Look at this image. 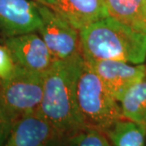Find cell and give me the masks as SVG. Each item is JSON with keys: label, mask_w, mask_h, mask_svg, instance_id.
Segmentation results:
<instances>
[{"label": "cell", "mask_w": 146, "mask_h": 146, "mask_svg": "<svg viewBox=\"0 0 146 146\" xmlns=\"http://www.w3.org/2000/svg\"><path fill=\"white\" fill-rule=\"evenodd\" d=\"M42 25L38 33L55 60L81 54L80 32L50 7L39 3Z\"/></svg>", "instance_id": "obj_5"}, {"label": "cell", "mask_w": 146, "mask_h": 146, "mask_svg": "<svg viewBox=\"0 0 146 146\" xmlns=\"http://www.w3.org/2000/svg\"><path fill=\"white\" fill-rule=\"evenodd\" d=\"M84 60H117L142 64L146 60V33L112 16L80 31Z\"/></svg>", "instance_id": "obj_2"}, {"label": "cell", "mask_w": 146, "mask_h": 146, "mask_svg": "<svg viewBox=\"0 0 146 146\" xmlns=\"http://www.w3.org/2000/svg\"><path fill=\"white\" fill-rule=\"evenodd\" d=\"M119 103L123 118L146 131V76L128 89Z\"/></svg>", "instance_id": "obj_12"}, {"label": "cell", "mask_w": 146, "mask_h": 146, "mask_svg": "<svg viewBox=\"0 0 146 146\" xmlns=\"http://www.w3.org/2000/svg\"><path fill=\"white\" fill-rule=\"evenodd\" d=\"M105 133L111 146H146V131L124 118L117 121Z\"/></svg>", "instance_id": "obj_13"}, {"label": "cell", "mask_w": 146, "mask_h": 146, "mask_svg": "<svg viewBox=\"0 0 146 146\" xmlns=\"http://www.w3.org/2000/svg\"><path fill=\"white\" fill-rule=\"evenodd\" d=\"M41 25L38 3L33 0H0V34L5 38L37 32Z\"/></svg>", "instance_id": "obj_8"}, {"label": "cell", "mask_w": 146, "mask_h": 146, "mask_svg": "<svg viewBox=\"0 0 146 146\" xmlns=\"http://www.w3.org/2000/svg\"><path fill=\"white\" fill-rule=\"evenodd\" d=\"M15 122L7 113L0 102V146L3 145L10 134Z\"/></svg>", "instance_id": "obj_16"}, {"label": "cell", "mask_w": 146, "mask_h": 146, "mask_svg": "<svg viewBox=\"0 0 146 146\" xmlns=\"http://www.w3.org/2000/svg\"><path fill=\"white\" fill-rule=\"evenodd\" d=\"M84 65L82 54H78L65 60H55L45 73L43 96L36 112L63 138L86 127L76 97Z\"/></svg>", "instance_id": "obj_1"}, {"label": "cell", "mask_w": 146, "mask_h": 146, "mask_svg": "<svg viewBox=\"0 0 146 146\" xmlns=\"http://www.w3.org/2000/svg\"><path fill=\"white\" fill-rule=\"evenodd\" d=\"M16 65L9 50L5 45H0V81L9 78Z\"/></svg>", "instance_id": "obj_15"}, {"label": "cell", "mask_w": 146, "mask_h": 146, "mask_svg": "<svg viewBox=\"0 0 146 146\" xmlns=\"http://www.w3.org/2000/svg\"><path fill=\"white\" fill-rule=\"evenodd\" d=\"M66 146H111L106 133L86 127L65 139Z\"/></svg>", "instance_id": "obj_14"}, {"label": "cell", "mask_w": 146, "mask_h": 146, "mask_svg": "<svg viewBox=\"0 0 146 146\" xmlns=\"http://www.w3.org/2000/svg\"><path fill=\"white\" fill-rule=\"evenodd\" d=\"M102 80L105 86L119 102L134 84L146 76V65L117 60H84Z\"/></svg>", "instance_id": "obj_6"}, {"label": "cell", "mask_w": 146, "mask_h": 146, "mask_svg": "<svg viewBox=\"0 0 146 146\" xmlns=\"http://www.w3.org/2000/svg\"><path fill=\"white\" fill-rule=\"evenodd\" d=\"M76 97L79 110L86 127L105 132L123 119L119 102L85 63L77 84Z\"/></svg>", "instance_id": "obj_3"}, {"label": "cell", "mask_w": 146, "mask_h": 146, "mask_svg": "<svg viewBox=\"0 0 146 146\" xmlns=\"http://www.w3.org/2000/svg\"><path fill=\"white\" fill-rule=\"evenodd\" d=\"M58 135L37 112L16 120L3 146H47Z\"/></svg>", "instance_id": "obj_9"}, {"label": "cell", "mask_w": 146, "mask_h": 146, "mask_svg": "<svg viewBox=\"0 0 146 146\" xmlns=\"http://www.w3.org/2000/svg\"><path fill=\"white\" fill-rule=\"evenodd\" d=\"M110 16L146 33V0H105Z\"/></svg>", "instance_id": "obj_11"}, {"label": "cell", "mask_w": 146, "mask_h": 146, "mask_svg": "<svg viewBox=\"0 0 146 146\" xmlns=\"http://www.w3.org/2000/svg\"><path fill=\"white\" fill-rule=\"evenodd\" d=\"M16 65L31 71L46 72L55 59L42 36L36 32L4 39Z\"/></svg>", "instance_id": "obj_7"}, {"label": "cell", "mask_w": 146, "mask_h": 146, "mask_svg": "<svg viewBox=\"0 0 146 146\" xmlns=\"http://www.w3.org/2000/svg\"><path fill=\"white\" fill-rule=\"evenodd\" d=\"M51 8L79 32L110 16L105 0H58Z\"/></svg>", "instance_id": "obj_10"}, {"label": "cell", "mask_w": 146, "mask_h": 146, "mask_svg": "<svg viewBox=\"0 0 146 146\" xmlns=\"http://www.w3.org/2000/svg\"><path fill=\"white\" fill-rule=\"evenodd\" d=\"M65 139L63 137H57L53 140L47 146H66L65 145Z\"/></svg>", "instance_id": "obj_17"}, {"label": "cell", "mask_w": 146, "mask_h": 146, "mask_svg": "<svg viewBox=\"0 0 146 146\" xmlns=\"http://www.w3.org/2000/svg\"><path fill=\"white\" fill-rule=\"evenodd\" d=\"M33 1H35L38 3L43 4V5L50 7H52L53 6L58 2V0H33Z\"/></svg>", "instance_id": "obj_18"}, {"label": "cell", "mask_w": 146, "mask_h": 146, "mask_svg": "<svg viewBox=\"0 0 146 146\" xmlns=\"http://www.w3.org/2000/svg\"><path fill=\"white\" fill-rule=\"evenodd\" d=\"M45 73L16 65L10 77L0 81V102L14 122L36 112L43 96Z\"/></svg>", "instance_id": "obj_4"}]
</instances>
